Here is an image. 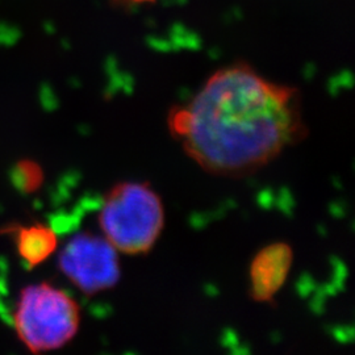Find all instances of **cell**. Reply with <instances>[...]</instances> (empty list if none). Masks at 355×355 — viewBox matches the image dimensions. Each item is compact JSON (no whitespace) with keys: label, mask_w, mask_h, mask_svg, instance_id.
<instances>
[{"label":"cell","mask_w":355,"mask_h":355,"mask_svg":"<svg viewBox=\"0 0 355 355\" xmlns=\"http://www.w3.org/2000/svg\"><path fill=\"white\" fill-rule=\"evenodd\" d=\"M80 308L66 292L49 283L26 286L13 313L20 343L33 353L53 352L70 343L79 330Z\"/></svg>","instance_id":"3"},{"label":"cell","mask_w":355,"mask_h":355,"mask_svg":"<svg viewBox=\"0 0 355 355\" xmlns=\"http://www.w3.org/2000/svg\"><path fill=\"white\" fill-rule=\"evenodd\" d=\"M16 249L31 268L45 262L58 248V237L44 224H32L16 230Z\"/></svg>","instance_id":"6"},{"label":"cell","mask_w":355,"mask_h":355,"mask_svg":"<svg viewBox=\"0 0 355 355\" xmlns=\"http://www.w3.org/2000/svg\"><path fill=\"white\" fill-rule=\"evenodd\" d=\"M99 223L104 237L121 253L152 250L165 225L159 195L145 183L123 182L107 192Z\"/></svg>","instance_id":"2"},{"label":"cell","mask_w":355,"mask_h":355,"mask_svg":"<svg viewBox=\"0 0 355 355\" xmlns=\"http://www.w3.org/2000/svg\"><path fill=\"white\" fill-rule=\"evenodd\" d=\"M133 1H136V3H141V1H153V0H133Z\"/></svg>","instance_id":"8"},{"label":"cell","mask_w":355,"mask_h":355,"mask_svg":"<svg viewBox=\"0 0 355 355\" xmlns=\"http://www.w3.org/2000/svg\"><path fill=\"white\" fill-rule=\"evenodd\" d=\"M64 277L87 295L114 288L120 280L119 255L105 237L78 233L60 254Z\"/></svg>","instance_id":"4"},{"label":"cell","mask_w":355,"mask_h":355,"mask_svg":"<svg viewBox=\"0 0 355 355\" xmlns=\"http://www.w3.org/2000/svg\"><path fill=\"white\" fill-rule=\"evenodd\" d=\"M171 135L207 173L250 175L306 136L300 95L246 64L221 69L167 119Z\"/></svg>","instance_id":"1"},{"label":"cell","mask_w":355,"mask_h":355,"mask_svg":"<svg viewBox=\"0 0 355 355\" xmlns=\"http://www.w3.org/2000/svg\"><path fill=\"white\" fill-rule=\"evenodd\" d=\"M13 186L23 193H33L42 186L44 171L41 166L31 159H23L11 173Z\"/></svg>","instance_id":"7"},{"label":"cell","mask_w":355,"mask_h":355,"mask_svg":"<svg viewBox=\"0 0 355 355\" xmlns=\"http://www.w3.org/2000/svg\"><path fill=\"white\" fill-rule=\"evenodd\" d=\"M293 261L291 246L275 242L254 257L250 266V296L258 303L272 302L290 274Z\"/></svg>","instance_id":"5"}]
</instances>
